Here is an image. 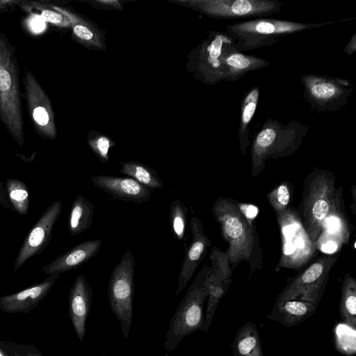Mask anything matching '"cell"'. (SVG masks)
<instances>
[{"label":"cell","instance_id":"1","mask_svg":"<svg viewBox=\"0 0 356 356\" xmlns=\"http://www.w3.org/2000/svg\"><path fill=\"white\" fill-rule=\"evenodd\" d=\"M212 213L228 243L226 254L232 270L243 261L250 266V275L262 268V250L256 226L257 207L226 197L213 204Z\"/></svg>","mask_w":356,"mask_h":356},{"label":"cell","instance_id":"2","mask_svg":"<svg viewBox=\"0 0 356 356\" xmlns=\"http://www.w3.org/2000/svg\"><path fill=\"white\" fill-rule=\"evenodd\" d=\"M0 120L20 147L24 144V120L16 47L0 31Z\"/></svg>","mask_w":356,"mask_h":356},{"label":"cell","instance_id":"3","mask_svg":"<svg viewBox=\"0 0 356 356\" xmlns=\"http://www.w3.org/2000/svg\"><path fill=\"white\" fill-rule=\"evenodd\" d=\"M335 182L334 175L322 169L314 170L305 179L302 200L296 210L314 244L331 209Z\"/></svg>","mask_w":356,"mask_h":356},{"label":"cell","instance_id":"4","mask_svg":"<svg viewBox=\"0 0 356 356\" xmlns=\"http://www.w3.org/2000/svg\"><path fill=\"white\" fill-rule=\"evenodd\" d=\"M210 266L204 264L173 314L165 334L164 349L171 353L186 337L202 329L204 305L208 296L204 284Z\"/></svg>","mask_w":356,"mask_h":356},{"label":"cell","instance_id":"5","mask_svg":"<svg viewBox=\"0 0 356 356\" xmlns=\"http://www.w3.org/2000/svg\"><path fill=\"white\" fill-rule=\"evenodd\" d=\"M279 225L282 249L276 271L281 268L298 270L316 254V248L304 228L296 209L275 213Z\"/></svg>","mask_w":356,"mask_h":356},{"label":"cell","instance_id":"6","mask_svg":"<svg viewBox=\"0 0 356 356\" xmlns=\"http://www.w3.org/2000/svg\"><path fill=\"white\" fill-rule=\"evenodd\" d=\"M135 260L129 249L113 268L108 285L112 312L120 325L123 337L128 338L133 322Z\"/></svg>","mask_w":356,"mask_h":356},{"label":"cell","instance_id":"7","mask_svg":"<svg viewBox=\"0 0 356 356\" xmlns=\"http://www.w3.org/2000/svg\"><path fill=\"white\" fill-rule=\"evenodd\" d=\"M339 258L322 255L294 276L276 298L275 302L300 299L318 304L326 288L330 273Z\"/></svg>","mask_w":356,"mask_h":356},{"label":"cell","instance_id":"8","mask_svg":"<svg viewBox=\"0 0 356 356\" xmlns=\"http://www.w3.org/2000/svg\"><path fill=\"white\" fill-rule=\"evenodd\" d=\"M22 81L23 97L34 131L44 139H56L55 114L49 96L27 67L24 68Z\"/></svg>","mask_w":356,"mask_h":356},{"label":"cell","instance_id":"9","mask_svg":"<svg viewBox=\"0 0 356 356\" xmlns=\"http://www.w3.org/2000/svg\"><path fill=\"white\" fill-rule=\"evenodd\" d=\"M342 188H337L336 194L327 216L314 243L316 250L324 252H337L343 245L348 243L351 233L346 215Z\"/></svg>","mask_w":356,"mask_h":356},{"label":"cell","instance_id":"10","mask_svg":"<svg viewBox=\"0 0 356 356\" xmlns=\"http://www.w3.org/2000/svg\"><path fill=\"white\" fill-rule=\"evenodd\" d=\"M62 212V202H53L42 213L26 236L16 257L14 270H18L31 257L40 254L51 238L54 225Z\"/></svg>","mask_w":356,"mask_h":356},{"label":"cell","instance_id":"11","mask_svg":"<svg viewBox=\"0 0 356 356\" xmlns=\"http://www.w3.org/2000/svg\"><path fill=\"white\" fill-rule=\"evenodd\" d=\"M190 227L192 239L186 249L184 258L179 274L177 289L175 296H177L186 286L188 282L194 275L198 266L207 254V250L211 247V243L204 232V228L201 220L196 216L191 219Z\"/></svg>","mask_w":356,"mask_h":356},{"label":"cell","instance_id":"12","mask_svg":"<svg viewBox=\"0 0 356 356\" xmlns=\"http://www.w3.org/2000/svg\"><path fill=\"white\" fill-rule=\"evenodd\" d=\"M91 181L111 198L125 202L143 204L150 199L152 193V189L130 177L101 175L92 177Z\"/></svg>","mask_w":356,"mask_h":356},{"label":"cell","instance_id":"13","mask_svg":"<svg viewBox=\"0 0 356 356\" xmlns=\"http://www.w3.org/2000/svg\"><path fill=\"white\" fill-rule=\"evenodd\" d=\"M92 300V289L86 277L78 275L72 285L68 298L69 317L76 337L83 342L86 332V321Z\"/></svg>","mask_w":356,"mask_h":356},{"label":"cell","instance_id":"14","mask_svg":"<svg viewBox=\"0 0 356 356\" xmlns=\"http://www.w3.org/2000/svg\"><path fill=\"white\" fill-rule=\"evenodd\" d=\"M60 273L49 275L44 280L21 291L0 298V309L6 313H28L51 291Z\"/></svg>","mask_w":356,"mask_h":356},{"label":"cell","instance_id":"15","mask_svg":"<svg viewBox=\"0 0 356 356\" xmlns=\"http://www.w3.org/2000/svg\"><path fill=\"white\" fill-rule=\"evenodd\" d=\"M102 243L100 239L89 240L79 243L45 265L41 272L49 275L76 269L97 255Z\"/></svg>","mask_w":356,"mask_h":356},{"label":"cell","instance_id":"16","mask_svg":"<svg viewBox=\"0 0 356 356\" xmlns=\"http://www.w3.org/2000/svg\"><path fill=\"white\" fill-rule=\"evenodd\" d=\"M315 304L300 299H291L276 303L267 318L291 327L306 320L316 310Z\"/></svg>","mask_w":356,"mask_h":356},{"label":"cell","instance_id":"17","mask_svg":"<svg viewBox=\"0 0 356 356\" xmlns=\"http://www.w3.org/2000/svg\"><path fill=\"white\" fill-rule=\"evenodd\" d=\"M232 347L233 356H264L258 330L252 322L237 330Z\"/></svg>","mask_w":356,"mask_h":356},{"label":"cell","instance_id":"18","mask_svg":"<svg viewBox=\"0 0 356 356\" xmlns=\"http://www.w3.org/2000/svg\"><path fill=\"white\" fill-rule=\"evenodd\" d=\"M54 6L69 19L72 35L76 40L87 47L101 49L103 47L101 35L92 24L65 8L55 4Z\"/></svg>","mask_w":356,"mask_h":356},{"label":"cell","instance_id":"19","mask_svg":"<svg viewBox=\"0 0 356 356\" xmlns=\"http://www.w3.org/2000/svg\"><path fill=\"white\" fill-rule=\"evenodd\" d=\"M95 205L83 195H78L74 200L69 216L68 229L72 236L86 231L92 225Z\"/></svg>","mask_w":356,"mask_h":356},{"label":"cell","instance_id":"20","mask_svg":"<svg viewBox=\"0 0 356 356\" xmlns=\"http://www.w3.org/2000/svg\"><path fill=\"white\" fill-rule=\"evenodd\" d=\"M204 284L208 291V296L202 331L207 333L220 300L227 291L230 283L224 282L210 268Z\"/></svg>","mask_w":356,"mask_h":356},{"label":"cell","instance_id":"21","mask_svg":"<svg viewBox=\"0 0 356 356\" xmlns=\"http://www.w3.org/2000/svg\"><path fill=\"white\" fill-rule=\"evenodd\" d=\"M24 12L59 28H70L69 19L48 1L21 0L18 5Z\"/></svg>","mask_w":356,"mask_h":356},{"label":"cell","instance_id":"22","mask_svg":"<svg viewBox=\"0 0 356 356\" xmlns=\"http://www.w3.org/2000/svg\"><path fill=\"white\" fill-rule=\"evenodd\" d=\"M339 314L343 323L356 329V280L349 273L341 286Z\"/></svg>","mask_w":356,"mask_h":356},{"label":"cell","instance_id":"23","mask_svg":"<svg viewBox=\"0 0 356 356\" xmlns=\"http://www.w3.org/2000/svg\"><path fill=\"white\" fill-rule=\"evenodd\" d=\"M120 172L152 190L163 187V182L156 172L149 165L137 162H121Z\"/></svg>","mask_w":356,"mask_h":356},{"label":"cell","instance_id":"24","mask_svg":"<svg viewBox=\"0 0 356 356\" xmlns=\"http://www.w3.org/2000/svg\"><path fill=\"white\" fill-rule=\"evenodd\" d=\"M5 188L13 210L26 215L29 209V193L26 184L17 179L7 178Z\"/></svg>","mask_w":356,"mask_h":356},{"label":"cell","instance_id":"25","mask_svg":"<svg viewBox=\"0 0 356 356\" xmlns=\"http://www.w3.org/2000/svg\"><path fill=\"white\" fill-rule=\"evenodd\" d=\"M293 194L292 184L288 181H283L267 194L266 198L275 213H278L291 207Z\"/></svg>","mask_w":356,"mask_h":356},{"label":"cell","instance_id":"26","mask_svg":"<svg viewBox=\"0 0 356 356\" xmlns=\"http://www.w3.org/2000/svg\"><path fill=\"white\" fill-rule=\"evenodd\" d=\"M169 217L174 236L183 243L187 226L188 208L179 200H175L170 205Z\"/></svg>","mask_w":356,"mask_h":356},{"label":"cell","instance_id":"27","mask_svg":"<svg viewBox=\"0 0 356 356\" xmlns=\"http://www.w3.org/2000/svg\"><path fill=\"white\" fill-rule=\"evenodd\" d=\"M355 329L343 323L335 326L334 345L339 352L346 355L355 353Z\"/></svg>","mask_w":356,"mask_h":356},{"label":"cell","instance_id":"28","mask_svg":"<svg viewBox=\"0 0 356 356\" xmlns=\"http://www.w3.org/2000/svg\"><path fill=\"white\" fill-rule=\"evenodd\" d=\"M211 261V270L224 282L231 283L233 270L225 252L217 247H212L209 253Z\"/></svg>","mask_w":356,"mask_h":356},{"label":"cell","instance_id":"29","mask_svg":"<svg viewBox=\"0 0 356 356\" xmlns=\"http://www.w3.org/2000/svg\"><path fill=\"white\" fill-rule=\"evenodd\" d=\"M88 143L90 148L102 163L108 162L109 150L115 146V143L111 138L102 134H95L88 136Z\"/></svg>","mask_w":356,"mask_h":356},{"label":"cell","instance_id":"30","mask_svg":"<svg viewBox=\"0 0 356 356\" xmlns=\"http://www.w3.org/2000/svg\"><path fill=\"white\" fill-rule=\"evenodd\" d=\"M311 92L315 97L326 99L332 97L335 94L336 88L332 84L323 83L312 86Z\"/></svg>","mask_w":356,"mask_h":356},{"label":"cell","instance_id":"31","mask_svg":"<svg viewBox=\"0 0 356 356\" xmlns=\"http://www.w3.org/2000/svg\"><path fill=\"white\" fill-rule=\"evenodd\" d=\"M258 92L257 90H254L247 97V102H248L243 112L242 120L244 124L248 123L252 118L254 111L256 109V102L257 99Z\"/></svg>","mask_w":356,"mask_h":356},{"label":"cell","instance_id":"32","mask_svg":"<svg viewBox=\"0 0 356 356\" xmlns=\"http://www.w3.org/2000/svg\"><path fill=\"white\" fill-rule=\"evenodd\" d=\"M254 10V5L247 0L235 1L231 6V11L237 15H246Z\"/></svg>","mask_w":356,"mask_h":356},{"label":"cell","instance_id":"33","mask_svg":"<svg viewBox=\"0 0 356 356\" xmlns=\"http://www.w3.org/2000/svg\"><path fill=\"white\" fill-rule=\"evenodd\" d=\"M227 63L236 68L244 69L250 65V60L241 54H233L228 58Z\"/></svg>","mask_w":356,"mask_h":356},{"label":"cell","instance_id":"34","mask_svg":"<svg viewBox=\"0 0 356 356\" xmlns=\"http://www.w3.org/2000/svg\"><path fill=\"white\" fill-rule=\"evenodd\" d=\"M222 40L220 37L213 40L209 47V56L212 59H216L221 54Z\"/></svg>","mask_w":356,"mask_h":356},{"label":"cell","instance_id":"35","mask_svg":"<svg viewBox=\"0 0 356 356\" xmlns=\"http://www.w3.org/2000/svg\"><path fill=\"white\" fill-rule=\"evenodd\" d=\"M279 29L273 24L266 22H261L255 26V30L261 33H271Z\"/></svg>","mask_w":356,"mask_h":356},{"label":"cell","instance_id":"36","mask_svg":"<svg viewBox=\"0 0 356 356\" xmlns=\"http://www.w3.org/2000/svg\"><path fill=\"white\" fill-rule=\"evenodd\" d=\"M21 0H0V14L18 6Z\"/></svg>","mask_w":356,"mask_h":356},{"label":"cell","instance_id":"37","mask_svg":"<svg viewBox=\"0 0 356 356\" xmlns=\"http://www.w3.org/2000/svg\"><path fill=\"white\" fill-rule=\"evenodd\" d=\"M0 204L5 209L13 210L12 206L7 196L5 186L0 182Z\"/></svg>","mask_w":356,"mask_h":356},{"label":"cell","instance_id":"38","mask_svg":"<svg viewBox=\"0 0 356 356\" xmlns=\"http://www.w3.org/2000/svg\"><path fill=\"white\" fill-rule=\"evenodd\" d=\"M99 6H106L107 8H112L120 9L122 8L121 2L117 0H98L94 1Z\"/></svg>","mask_w":356,"mask_h":356},{"label":"cell","instance_id":"39","mask_svg":"<svg viewBox=\"0 0 356 356\" xmlns=\"http://www.w3.org/2000/svg\"><path fill=\"white\" fill-rule=\"evenodd\" d=\"M351 195H352V198H353V213L354 215L356 214V212H355V203H356V186L355 185H353L352 188H351Z\"/></svg>","mask_w":356,"mask_h":356},{"label":"cell","instance_id":"40","mask_svg":"<svg viewBox=\"0 0 356 356\" xmlns=\"http://www.w3.org/2000/svg\"><path fill=\"white\" fill-rule=\"evenodd\" d=\"M29 356H42L40 353H29Z\"/></svg>","mask_w":356,"mask_h":356}]
</instances>
